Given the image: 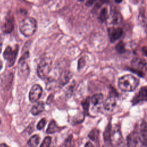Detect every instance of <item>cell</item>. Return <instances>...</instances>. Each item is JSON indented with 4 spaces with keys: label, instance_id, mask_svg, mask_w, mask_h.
Masks as SVG:
<instances>
[{
    "label": "cell",
    "instance_id": "cell-1",
    "mask_svg": "<svg viewBox=\"0 0 147 147\" xmlns=\"http://www.w3.org/2000/svg\"><path fill=\"white\" fill-rule=\"evenodd\" d=\"M139 84V80L132 75L122 76L118 79V87L123 91L130 92L134 90Z\"/></svg>",
    "mask_w": 147,
    "mask_h": 147
},
{
    "label": "cell",
    "instance_id": "cell-34",
    "mask_svg": "<svg viewBox=\"0 0 147 147\" xmlns=\"http://www.w3.org/2000/svg\"><path fill=\"white\" fill-rule=\"evenodd\" d=\"M2 67H3V63H2V61L0 60V71L2 69Z\"/></svg>",
    "mask_w": 147,
    "mask_h": 147
},
{
    "label": "cell",
    "instance_id": "cell-13",
    "mask_svg": "<svg viewBox=\"0 0 147 147\" xmlns=\"http://www.w3.org/2000/svg\"><path fill=\"white\" fill-rule=\"evenodd\" d=\"M116 105L117 100L115 96L114 95H110L108 96L104 101L103 107L106 110L108 111H111L115 109Z\"/></svg>",
    "mask_w": 147,
    "mask_h": 147
},
{
    "label": "cell",
    "instance_id": "cell-29",
    "mask_svg": "<svg viewBox=\"0 0 147 147\" xmlns=\"http://www.w3.org/2000/svg\"><path fill=\"white\" fill-rule=\"evenodd\" d=\"M84 147H94V145L91 142H87L85 144Z\"/></svg>",
    "mask_w": 147,
    "mask_h": 147
},
{
    "label": "cell",
    "instance_id": "cell-7",
    "mask_svg": "<svg viewBox=\"0 0 147 147\" xmlns=\"http://www.w3.org/2000/svg\"><path fill=\"white\" fill-rule=\"evenodd\" d=\"M122 142V136L120 130V127L118 126H114L111 129V142L115 146L120 145Z\"/></svg>",
    "mask_w": 147,
    "mask_h": 147
},
{
    "label": "cell",
    "instance_id": "cell-36",
    "mask_svg": "<svg viewBox=\"0 0 147 147\" xmlns=\"http://www.w3.org/2000/svg\"><path fill=\"white\" fill-rule=\"evenodd\" d=\"M1 119H0V124H1Z\"/></svg>",
    "mask_w": 147,
    "mask_h": 147
},
{
    "label": "cell",
    "instance_id": "cell-14",
    "mask_svg": "<svg viewBox=\"0 0 147 147\" xmlns=\"http://www.w3.org/2000/svg\"><path fill=\"white\" fill-rule=\"evenodd\" d=\"M122 21V17L119 12L118 11H114L110 15V22L113 25H117L121 23Z\"/></svg>",
    "mask_w": 147,
    "mask_h": 147
},
{
    "label": "cell",
    "instance_id": "cell-25",
    "mask_svg": "<svg viewBox=\"0 0 147 147\" xmlns=\"http://www.w3.org/2000/svg\"><path fill=\"white\" fill-rule=\"evenodd\" d=\"M46 124V119L45 118L41 119L37 125V129L38 130L42 129Z\"/></svg>",
    "mask_w": 147,
    "mask_h": 147
},
{
    "label": "cell",
    "instance_id": "cell-9",
    "mask_svg": "<svg viewBox=\"0 0 147 147\" xmlns=\"http://www.w3.org/2000/svg\"><path fill=\"white\" fill-rule=\"evenodd\" d=\"M143 101L147 102V86L141 87L138 94H137L133 98L131 102L133 105H136Z\"/></svg>",
    "mask_w": 147,
    "mask_h": 147
},
{
    "label": "cell",
    "instance_id": "cell-12",
    "mask_svg": "<svg viewBox=\"0 0 147 147\" xmlns=\"http://www.w3.org/2000/svg\"><path fill=\"white\" fill-rule=\"evenodd\" d=\"M14 29V18L11 16H7L2 26V30L5 33H9Z\"/></svg>",
    "mask_w": 147,
    "mask_h": 147
},
{
    "label": "cell",
    "instance_id": "cell-23",
    "mask_svg": "<svg viewBox=\"0 0 147 147\" xmlns=\"http://www.w3.org/2000/svg\"><path fill=\"white\" fill-rule=\"evenodd\" d=\"M90 98L89 97H87L82 103V106L84 110L85 113H87L88 111V109H89V106H90Z\"/></svg>",
    "mask_w": 147,
    "mask_h": 147
},
{
    "label": "cell",
    "instance_id": "cell-32",
    "mask_svg": "<svg viewBox=\"0 0 147 147\" xmlns=\"http://www.w3.org/2000/svg\"><path fill=\"white\" fill-rule=\"evenodd\" d=\"M2 39L0 37V52H1V50H2Z\"/></svg>",
    "mask_w": 147,
    "mask_h": 147
},
{
    "label": "cell",
    "instance_id": "cell-21",
    "mask_svg": "<svg viewBox=\"0 0 147 147\" xmlns=\"http://www.w3.org/2000/svg\"><path fill=\"white\" fill-rule=\"evenodd\" d=\"M116 51L119 53H123L126 52L125 45L122 41H119L115 45Z\"/></svg>",
    "mask_w": 147,
    "mask_h": 147
},
{
    "label": "cell",
    "instance_id": "cell-30",
    "mask_svg": "<svg viewBox=\"0 0 147 147\" xmlns=\"http://www.w3.org/2000/svg\"><path fill=\"white\" fill-rule=\"evenodd\" d=\"M142 52L144 53V54L145 55V56H146L147 57V47H143L142 49Z\"/></svg>",
    "mask_w": 147,
    "mask_h": 147
},
{
    "label": "cell",
    "instance_id": "cell-33",
    "mask_svg": "<svg viewBox=\"0 0 147 147\" xmlns=\"http://www.w3.org/2000/svg\"><path fill=\"white\" fill-rule=\"evenodd\" d=\"M0 147H9V146L4 143H2L0 144Z\"/></svg>",
    "mask_w": 147,
    "mask_h": 147
},
{
    "label": "cell",
    "instance_id": "cell-17",
    "mask_svg": "<svg viewBox=\"0 0 147 147\" xmlns=\"http://www.w3.org/2000/svg\"><path fill=\"white\" fill-rule=\"evenodd\" d=\"M104 96L101 93H97L94 94L91 98V102L94 106L98 105L102 103L103 101Z\"/></svg>",
    "mask_w": 147,
    "mask_h": 147
},
{
    "label": "cell",
    "instance_id": "cell-24",
    "mask_svg": "<svg viewBox=\"0 0 147 147\" xmlns=\"http://www.w3.org/2000/svg\"><path fill=\"white\" fill-rule=\"evenodd\" d=\"M51 140H52V139H51V137H49V136L46 137L44 139V140L42 142L40 147H49L51 143Z\"/></svg>",
    "mask_w": 147,
    "mask_h": 147
},
{
    "label": "cell",
    "instance_id": "cell-5",
    "mask_svg": "<svg viewBox=\"0 0 147 147\" xmlns=\"http://www.w3.org/2000/svg\"><path fill=\"white\" fill-rule=\"evenodd\" d=\"M18 47L17 46L14 50H13L10 46H8L5 48L3 53V56L5 60L8 61L9 65L10 67L13 65L14 64L17 55L18 54Z\"/></svg>",
    "mask_w": 147,
    "mask_h": 147
},
{
    "label": "cell",
    "instance_id": "cell-16",
    "mask_svg": "<svg viewBox=\"0 0 147 147\" xmlns=\"http://www.w3.org/2000/svg\"><path fill=\"white\" fill-rule=\"evenodd\" d=\"M111 129L112 128H111V123L109 122L107 124V126L106 127L103 133V138L106 145H110V144H111Z\"/></svg>",
    "mask_w": 147,
    "mask_h": 147
},
{
    "label": "cell",
    "instance_id": "cell-11",
    "mask_svg": "<svg viewBox=\"0 0 147 147\" xmlns=\"http://www.w3.org/2000/svg\"><path fill=\"white\" fill-rule=\"evenodd\" d=\"M138 133L143 144L147 147V123L145 121L143 120L141 121L140 125L139 132Z\"/></svg>",
    "mask_w": 147,
    "mask_h": 147
},
{
    "label": "cell",
    "instance_id": "cell-26",
    "mask_svg": "<svg viewBox=\"0 0 147 147\" xmlns=\"http://www.w3.org/2000/svg\"><path fill=\"white\" fill-rule=\"evenodd\" d=\"M72 135H70L64 142V143L61 145L60 147H70L71 146V142L72 139Z\"/></svg>",
    "mask_w": 147,
    "mask_h": 147
},
{
    "label": "cell",
    "instance_id": "cell-4",
    "mask_svg": "<svg viewBox=\"0 0 147 147\" xmlns=\"http://www.w3.org/2000/svg\"><path fill=\"white\" fill-rule=\"evenodd\" d=\"M146 62L140 58L134 57L131 61V71L134 73H136L140 76H144V71L146 69Z\"/></svg>",
    "mask_w": 147,
    "mask_h": 147
},
{
    "label": "cell",
    "instance_id": "cell-18",
    "mask_svg": "<svg viewBox=\"0 0 147 147\" xmlns=\"http://www.w3.org/2000/svg\"><path fill=\"white\" fill-rule=\"evenodd\" d=\"M40 142V137L37 134L32 136L28 141L29 147H37Z\"/></svg>",
    "mask_w": 147,
    "mask_h": 147
},
{
    "label": "cell",
    "instance_id": "cell-6",
    "mask_svg": "<svg viewBox=\"0 0 147 147\" xmlns=\"http://www.w3.org/2000/svg\"><path fill=\"white\" fill-rule=\"evenodd\" d=\"M42 93V88L41 87V86L38 84H34L32 87L29 91V100L32 103H34L37 102L41 97Z\"/></svg>",
    "mask_w": 147,
    "mask_h": 147
},
{
    "label": "cell",
    "instance_id": "cell-3",
    "mask_svg": "<svg viewBox=\"0 0 147 147\" xmlns=\"http://www.w3.org/2000/svg\"><path fill=\"white\" fill-rule=\"evenodd\" d=\"M52 64V60L49 57H44L40 61L37 66V73L41 79H44L47 78L51 71Z\"/></svg>",
    "mask_w": 147,
    "mask_h": 147
},
{
    "label": "cell",
    "instance_id": "cell-15",
    "mask_svg": "<svg viewBox=\"0 0 147 147\" xmlns=\"http://www.w3.org/2000/svg\"><path fill=\"white\" fill-rule=\"evenodd\" d=\"M45 109L44 103L42 101L38 102L31 109V113L33 115H37L44 111Z\"/></svg>",
    "mask_w": 147,
    "mask_h": 147
},
{
    "label": "cell",
    "instance_id": "cell-20",
    "mask_svg": "<svg viewBox=\"0 0 147 147\" xmlns=\"http://www.w3.org/2000/svg\"><path fill=\"white\" fill-rule=\"evenodd\" d=\"M109 17V16L108 14V11H107V8L106 7L102 8L100 12V14L99 15V17H98L99 21L102 22H105L108 19Z\"/></svg>",
    "mask_w": 147,
    "mask_h": 147
},
{
    "label": "cell",
    "instance_id": "cell-28",
    "mask_svg": "<svg viewBox=\"0 0 147 147\" xmlns=\"http://www.w3.org/2000/svg\"><path fill=\"white\" fill-rule=\"evenodd\" d=\"M29 57V52H26V53H25L22 56V57L20 59V60H19V63L21 62V63H24V61L28 58Z\"/></svg>",
    "mask_w": 147,
    "mask_h": 147
},
{
    "label": "cell",
    "instance_id": "cell-31",
    "mask_svg": "<svg viewBox=\"0 0 147 147\" xmlns=\"http://www.w3.org/2000/svg\"><path fill=\"white\" fill-rule=\"evenodd\" d=\"M94 2H95V1H88L86 2V5L87 6H91V5L93 4V3H94Z\"/></svg>",
    "mask_w": 147,
    "mask_h": 147
},
{
    "label": "cell",
    "instance_id": "cell-10",
    "mask_svg": "<svg viewBox=\"0 0 147 147\" xmlns=\"http://www.w3.org/2000/svg\"><path fill=\"white\" fill-rule=\"evenodd\" d=\"M108 32L109 38L111 42L118 40L123 33V30L121 28H110L109 29Z\"/></svg>",
    "mask_w": 147,
    "mask_h": 147
},
{
    "label": "cell",
    "instance_id": "cell-35",
    "mask_svg": "<svg viewBox=\"0 0 147 147\" xmlns=\"http://www.w3.org/2000/svg\"><path fill=\"white\" fill-rule=\"evenodd\" d=\"M122 2V1H115V2H117V3H121Z\"/></svg>",
    "mask_w": 147,
    "mask_h": 147
},
{
    "label": "cell",
    "instance_id": "cell-19",
    "mask_svg": "<svg viewBox=\"0 0 147 147\" xmlns=\"http://www.w3.org/2000/svg\"><path fill=\"white\" fill-rule=\"evenodd\" d=\"M58 126L56 125V122L54 120H51V121L49 122V125L47 129L46 132L48 134H52L55 133L58 130Z\"/></svg>",
    "mask_w": 147,
    "mask_h": 147
},
{
    "label": "cell",
    "instance_id": "cell-8",
    "mask_svg": "<svg viewBox=\"0 0 147 147\" xmlns=\"http://www.w3.org/2000/svg\"><path fill=\"white\" fill-rule=\"evenodd\" d=\"M128 147H146L141 140L138 133H134L127 137Z\"/></svg>",
    "mask_w": 147,
    "mask_h": 147
},
{
    "label": "cell",
    "instance_id": "cell-22",
    "mask_svg": "<svg viewBox=\"0 0 147 147\" xmlns=\"http://www.w3.org/2000/svg\"><path fill=\"white\" fill-rule=\"evenodd\" d=\"M70 78H71L70 73L69 72H66L65 73L63 74V75H61V76L60 77V83L62 85L65 84L69 81V80L70 79Z\"/></svg>",
    "mask_w": 147,
    "mask_h": 147
},
{
    "label": "cell",
    "instance_id": "cell-2",
    "mask_svg": "<svg viewBox=\"0 0 147 147\" xmlns=\"http://www.w3.org/2000/svg\"><path fill=\"white\" fill-rule=\"evenodd\" d=\"M37 28V21L32 17H26L23 19L19 24L20 30L25 37L32 36L36 31Z\"/></svg>",
    "mask_w": 147,
    "mask_h": 147
},
{
    "label": "cell",
    "instance_id": "cell-27",
    "mask_svg": "<svg viewBox=\"0 0 147 147\" xmlns=\"http://www.w3.org/2000/svg\"><path fill=\"white\" fill-rule=\"evenodd\" d=\"M85 63H86V61H85V60L84 59V58L83 57L80 58L78 61V69H82L84 66Z\"/></svg>",
    "mask_w": 147,
    "mask_h": 147
}]
</instances>
